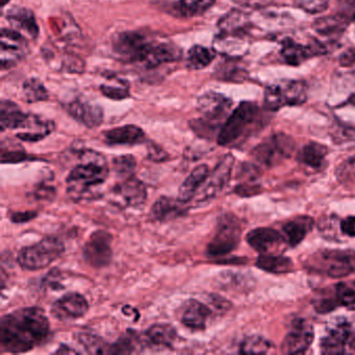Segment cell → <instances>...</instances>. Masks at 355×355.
Listing matches in <instances>:
<instances>
[{
	"mask_svg": "<svg viewBox=\"0 0 355 355\" xmlns=\"http://www.w3.org/2000/svg\"><path fill=\"white\" fill-rule=\"evenodd\" d=\"M49 321L40 307H24L3 315L0 321V347L3 352L24 353L49 340Z\"/></svg>",
	"mask_w": 355,
	"mask_h": 355,
	"instance_id": "cell-1",
	"label": "cell"
},
{
	"mask_svg": "<svg viewBox=\"0 0 355 355\" xmlns=\"http://www.w3.org/2000/svg\"><path fill=\"white\" fill-rule=\"evenodd\" d=\"M80 163L70 172L66 180L67 193L74 201L93 196V190L105 184L109 176L107 159L101 153L91 149L78 151Z\"/></svg>",
	"mask_w": 355,
	"mask_h": 355,
	"instance_id": "cell-2",
	"label": "cell"
},
{
	"mask_svg": "<svg viewBox=\"0 0 355 355\" xmlns=\"http://www.w3.org/2000/svg\"><path fill=\"white\" fill-rule=\"evenodd\" d=\"M261 119V111L254 103L244 101L226 119L218 135V144L236 146L252 134Z\"/></svg>",
	"mask_w": 355,
	"mask_h": 355,
	"instance_id": "cell-3",
	"label": "cell"
},
{
	"mask_svg": "<svg viewBox=\"0 0 355 355\" xmlns=\"http://www.w3.org/2000/svg\"><path fill=\"white\" fill-rule=\"evenodd\" d=\"M304 267L313 273L343 278L355 273V251L351 249H323L306 257Z\"/></svg>",
	"mask_w": 355,
	"mask_h": 355,
	"instance_id": "cell-4",
	"label": "cell"
},
{
	"mask_svg": "<svg viewBox=\"0 0 355 355\" xmlns=\"http://www.w3.org/2000/svg\"><path fill=\"white\" fill-rule=\"evenodd\" d=\"M65 251V245L60 239L49 236L31 246L24 247L18 253L20 267L28 271L45 269L57 261Z\"/></svg>",
	"mask_w": 355,
	"mask_h": 355,
	"instance_id": "cell-5",
	"label": "cell"
},
{
	"mask_svg": "<svg viewBox=\"0 0 355 355\" xmlns=\"http://www.w3.org/2000/svg\"><path fill=\"white\" fill-rule=\"evenodd\" d=\"M232 105V101L215 92H207L199 97L197 109L202 114L203 119L193 124L195 132H198L199 136L214 132L222 120L225 119Z\"/></svg>",
	"mask_w": 355,
	"mask_h": 355,
	"instance_id": "cell-6",
	"label": "cell"
},
{
	"mask_svg": "<svg viewBox=\"0 0 355 355\" xmlns=\"http://www.w3.org/2000/svg\"><path fill=\"white\" fill-rule=\"evenodd\" d=\"M242 236L240 220L232 214H225L220 218L215 236L207 244V257H220L230 254L238 247Z\"/></svg>",
	"mask_w": 355,
	"mask_h": 355,
	"instance_id": "cell-7",
	"label": "cell"
},
{
	"mask_svg": "<svg viewBox=\"0 0 355 355\" xmlns=\"http://www.w3.org/2000/svg\"><path fill=\"white\" fill-rule=\"evenodd\" d=\"M331 107L336 119L355 130V74H345L334 86Z\"/></svg>",
	"mask_w": 355,
	"mask_h": 355,
	"instance_id": "cell-8",
	"label": "cell"
},
{
	"mask_svg": "<svg viewBox=\"0 0 355 355\" xmlns=\"http://www.w3.org/2000/svg\"><path fill=\"white\" fill-rule=\"evenodd\" d=\"M306 86L299 80H282L271 85L265 91V107L269 111H278L286 105H299L305 103Z\"/></svg>",
	"mask_w": 355,
	"mask_h": 355,
	"instance_id": "cell-9",
	"label": "cell"
},
{
	"mask_svg": "<svg viewBox=\"0 0 355 355\" xmlns=\"http://www.w3.org/2000/svg\"><path fill=\"white\" fill-rule=\"evenodd\" d=\"M153 40L141 33L123 32L113 38V51L126 63H144Z\"/></svg>",
	"mask_w": 355,
	"mask_h": 355,
	"instance_id": "cell-10",
	"label": "cell"
},
{
	"mask_svg": "<svg viewBox=\"0 0 355 355\" xmlns=\"http://www.w3.org/2000/svg\"><path fill=\"white\" fill-rule=\"evenodd\" d=\"M113 236L105 230H96L91 234L85 244L83 253L89 265L94 268H105L111 263L113 257L112 249Z\"/></svg>",
	"mask_w": 355,
	"mask_h": 355,
	"instance_id": "cell-11",
	"label": "cell"
},
{
	"mask_svg": "<svg viewBox=\"0 0 355 355\" xmlns=\"http://www.w3.org/2000/svg\"><path fill=\"white\" fill-rule=\"evenodd\" d=\"M294 150V140L286 135L278 134L270 138L267 142L259 145L253 150L252 155L263 165L272 166L290 157Z\"/></svg>",
	"mask_w": 355,
	"mask_h": 355,
	"instance_id": "cell-12",
	"label": "cell"
},
{
	"mask_svg": "<svg viewBox=\"0 0 355 355\" xmlns=\"http://www.w3.org/2000/svg\"><path fill=\"white\" fill-rule=\"evenodd\" d=\"M234 165V157L232 155H226L209 173L202 186V190L197 194V202H207L223 191L232 178Z\"/></svg>",
	"mask_w": 355,
	"mask_h": 355,
	"instance_id": "cell-13",
	"label": "cell"
},
{
	"mask_svg": "<svg viewBox=\"0 0 355 355\" xmlns=\"http://www.w3.org/2000/svg\"><path fill=\"white\" fill-rule=\"evenodd\" d=\"M28 45L26 39L13 30H1L0 41V62L3 69H9L17 65L26 57Z\"/></svg>",
	"mask_w": 355,
	"mask_h": 355,
	"instance_id": "cell-14",
	"label": "cell"
},
{
	"mask_svg": "<svg viewBox=\"0 0 355 355\" xmlns=\"http://www.w3.org/2000/svg\"><path fill=\"white\" fill-rule=\"evenodd\" d=\"M313 328L302 319L295 320L282 344L284 354H303L313 340Z\"/></svg>",
	"mask_w": 355,
	"mask_h": 355,
	"instance_id": "cell-15",
	"label": "cell"
},
{
	"mask_svg": "<svg viewBox=\"0 0 355 355\" xmlns=\"http://www.w3.org/2000/svg\"><path fill=\"white\" fill-rule=\"evenodd\" d=\"M351 326L344 318H336L328 325L325 336L321 338L320 349L323 354H342L346 352L351 334Z\"/></svg>",
	"mask_w": 355,
	"mask_h": 355,
	"instance_id": "cell-16",
	"label": "cell"
},
{
	"mask_svg": "<svg viewBox=\"0 0 355 355\" xmlns=\"http://www.w3.org/2000/svg\"><path fill=\"white\" fill-rule=\"evenodd\" d=\"M88 311L89 302L86 297L76 292L64 295L51 306L53 317L61 321H71L84 317Z\"/></svg>",
	"mask_w": 355,
	"mask_h": 355,
	"instance_id": "cell-17",
	"label": "cell"
},
{
	"mask_svg": "<svg viewBox=\"0 0 355 355\" xmlns=\"http://www.w3.org/2000/svg\"><path fill=\"white\" fill-rule=\"evenodd\" d=\"M246 241L261 254L279 252L280 250H284V245L288 244L284 234L269 227H259L251 230L247 234Z\"/></svg>",
	"mask_w": 355,
	"mask_h": 355,
	"instance_id": "cell-18",
	"label": "cell"
},
{
	"mask_svg": "<svg viewBox=\"0 0 355 355\" xmlns=\"http://www.w3.org/2000/svg\"><path fill=\"white\" fill-rule=\"evenodd\" d=\"M113 195L118 202L125 207H140L146 202L147 189L142 180L130 176L114 187Z\"/></svg>",
	"mask_w": 355,
	"mask_h": 355,
	"instance_id": "cell-19",
	"label": "cell"
},
{
	"mask_svg": "<svg viewBox=\"0 0 355 355\" xmlns=\"http://www.w3.org/2000/svg\"><path fill=\"white\" fill-rule=\"evenodd\" d=\"M211 317L209 307L197 299L184 301L180 309V322L191 330H205Z\"/></svg>",
	"mask_w": 355,
	"mask_h": 355,
	"instance_id": "cell-20",
	"label": "cell"
},
{
	"mask_svg": "<svg viewBox=\"0 0 355 355\" xmlns=\"http://www.w3.org/2000/svg\"><path fill=\"white\" fill-rule=\"evenodd\" d=\"M182 57V49L171 41L153 40L148 55L143 64L146 67L155 68L163 64L180 61Z\"/></svg>",
	"mask_w": 355,
	"mask_h": 355,
	"instance_id": "cell-21",
	"label": "cell"
},
{
	"mask_svg": "<svg viewBox=\"0 0 355 355\" xmlns=\"http://www.w3.org/2000/svg\"><path fill=\"white\" fill-rule=\"evenodd\" d=\"M67 111L76 121L88 128H95L103 121V111L99 105L83 99H76L67 105Z\"/></svg>",
	"mask_w": 355,
	"mask_h": 355,
	"instance_id": "cell-22",
	"label": "cell"
},
{
	"mask_svg": "<svg viewBox=\"0 0 355 355\" xmlns=\"http://www.w3.org/2000/svg\"><path fill=\"white\" fill-rule=\"evenodd\" d=\"M142 336L145 348L163 350L174 346L178 338V332L170 324L159 323L150 326Z\"/></svg>",
	"mask_w": 355,
	"mask_h": 355,
	"instance_id": "cell-23",
	"label": "cell"
},
{
	"mask_svg": "<svg viewBox=\"0 0 355 355\" xmlns=\"http://www.w3.org/2000/svg\"><path fill=\"white\" fill-rule=\"evenodd\" d=\"M280 55L288 65L299 66L313 55H323V51L318 42L304 46L291 39H286L282 42Z\"/></svg>",
	"mask_w": 355,
	"mask_h": 355,
	"instance_id": "cell-24",
	"label": "cell"
},
{
	"mask_svg": "<svg viewBox=\"0 0 355 355\" xmlns=\"http://www.w3.org/2000/svg\"><path fill=\"white\" fill-rule=\"evenodd\" d=\"M146 140V135L142 128L132 124L120 126L113 128L105 132V142L111 146L115 145H132L142 144Z\"/></svg>",
	"mask_w": 355,
	"mask_h": 355,
	"instance_id": "cell-25",
	"label": "cell"
},
{
	"mask_svg": "<svg viewBox=\"0 0 355 355\" xmlns=\"http://www.w3.org/2000/svg\"><path fill=\"white\" fill-rule=\"evenodd\" d=\"M215 51L228 58H239L247 51V34L219 33L214 41Z\"/></svg>",
	"mask_w": 355,
	"mask_h": 355,
	"instance_id": "cell-26",
	"label": "cell"
},
{
	"mask_svg": "<svg viewBox=\"0 0 355 355\" xmlns=\"http://www.w3.org/2000/svg\"><path fill=\"white\" fill-rule=\"evenodd\" d=\"M186 205L187 203L182 202L178 198L162 196L153 203L151 216L159 222L171 221L187 213Z\"/></svg>",
	"mask_w": 355,
	"mask_h": 355,
	"instance_id": "cell-27",
	"label": "cell"
},
{
	"mask_svg": "<svg viewBox=\"0 0 355 355\" xmlns=\"http://www.w3.org/2000/svg\"><path fill=\"white\" fill-rule=\"evenodd\" d=\"M209 173L211 172L205 164L195 167L180 186L178 199L184 203L190 202L198 194L199 189L205 184Z\"/></svg>",
	"mask_w": 355,
	"mask_h": 355,
	"instance_id": "cell-28",
	"label": "cell"
},
{
	"mask_svg": "<svg viewBox=\"0 0 355 355\" xmlns=\"http://www.w3.org/2000/svg\"><path fill=\"white\" fill-rule=\"evenodd\" d=\"M30 115L24 113L16 103L11 101H1L0 103V126L1 130L26 128Z\"/></svg>",
	"mask_w": 355,
	"mask_h": 355,
	"instance_id": "cell-29",
	"label": "cell"
},
{
	"mask_svg": "<svg viewBox=\"0 0 355 355\" xmlns=\"http://www.w3.org/2000/svg\"><path fill=\"white\" fill-rule=\"evenodd\" d=\"M313 219L309 216H298L293 220L286 222L282 226L284 238H286L288 245L291 247L297 246L300 244L305 236L309 234L313 227Z\"/></svg>",
	"mask_w": 355,
	"mask_h": 355,
	"instance_id": "cell-30",
	"label": "cell"
},
{
	"mask_svg": "<svg viewBox=\"0 0 355 355\" xmlns=\"http://www.w3.org/2000/svg\"><path fill=\"white\" fill-rule=\"evenodd\" d=\"M7 19L14 28L26 33L32 38L38 37L39 26L34 14L30 10L24 8H13L8 12Z\"/></svg>",
	"mask_w": 355,
	"mask_h": 355,
	"instance_id": "cell-31",
	"label": "cell"
},
{
	"mask_svg": "<svg viewBox=\"0 0 355 355\" xmlns=\"http://www.w3.org/2000/svg\"><path fill=\"white\" fill-rule=\"evenodd\" d=\"M145 348L143 336L132 329H128L117 342L110 345L107 354H130L140 352Z\"/></svg>",
	"mask_w": 355,
	"mask_h": 355,
	"instance_id": "cell-32",
	"label": "cell"
},
{
	"mask_svg": "<svg viewBox=\"0 0 355 355\" xmlns=\"http://www.w3.org/2000/svg\"><path fill=\"white\" fill-rule=\"evenodd\" d=\"M26 128L31 130L19 132L17 134V138L26 141V142H38V141L46 138L53 132L55 124L53 121H44L37 116L30 115Z\"/></svg>",
	"mask_w": 355,
	"mask_h": 355,
	"instance_id": "cell-33",
	"label": "cell"
},
{
	"mask_svg": "<svg viewBox=\"0 0 355 355\" xmlns=\"http://www.w3.org/2000/svg\"><path fill=\"white\" fill-rule=\"evenodd\" d=\"M257 267L273 274L290 273L294 270V263L290 257L276 253L261 254L257 261Z\"/></svg>",
	"mask_w": 355,
	"mask_h": 355,
	"instance_id": "cell-34",
	"label": "cell"
},
{
	"mask_svg": "<svg viewBox=\"0 0 355 355\" xmlns=\"http://www.w3.org/2000/svg\"><path fill=\"white\" fill-rule=\"evenodd\" d=\"M328 148L317 142H309L299 151L298 161L311 169H320L325 163Z\"/></svg>",
	"mask_w": 355,
	"mask_h": 355,
	"instance_id": "cell-35",
	"label": "cell"
},
{
	"mask_svg": "<svg viewBox=\"0 0 355 355\" xmlns=\"http://www.w3.org/2000/svg\"><path fill=\"white\" fill-rule=\"evenodd\" d=\"M348 17L340 15L330 16L318 19L313 24V28L318 34L329 38H338L346 30L348 26Z\"/></svg>",
	"mask_w": 355,
	"mask_h": 355,
	"instance_id": "cell-36",
	"label": "cell"
},
{
	"mask_svg": "<svg viewBox=\"0 0 355 355\" xmlns=\"http://www.w3.org/2000/svg\"><path fill=\"white\" fill-rule=\"evenodd\" d=\"M215 3L216 0H178L172 10L178 17L193 18L209 11Z\"/></svg>",
	"mask_w": 355,
	"mask_h": 355,
	"instance_id": "cell-37",
	"label": "cell"
},
{
	"mask_svg": "<svg viewBox=\"0 0 355 355\" xmlns=\"http://www.w3.org/2000/svg\"><path fill=\"white\" fill-rule=\"evenodd\" d=\"M219 30L221 33H234V34H247L248 18L243 12L234 10L226 14L220 20Z\"/></svg>",
	"mask_w": 355,
	"mask_h": 355,
	"instance_id": "cell-38",
	"label": "cell"
},
{
	"mask_svg": "<svg viewBox=\"0 0 355 355\" xmlns=\"http://www.w3.org/2000/svg\"><path fill=\"white\" fill-rule=\"evenodd\" d=\"M215 51L200 45H195L188 51L187 65L193 70L205 69V67L211 65V62L215 59Z\"/></svg>",
	"mask_w": 355,
	"mask_h": 355,
	"instance_id": "cell-39",
	"label": "cell"
},
{
	"mask_svg": "<svg viewBox=\"0 0 355 355\" xmlns=\"http://www.w3.org/2000/svg\"><path fill=\"white\" fill-rule=\"evenodd\" d=\"M275 352L273 343L261 336H250L245 338L240 347L243 354H270Z\"/></svg>",
	"mask_w": 355,
	"mask_h": 355,
	"instance_id": "cell-40",
	"label": "cell"
},
{
	"mask_svg": "<svg viewBox=\"0 0 355 355\" xmlns=\"http://www.w3.org/2000/svg\"><path fill=\"white\" fill-rule=\"evenodd\" d=\"M78 343L86 349L87 352L92 354H107L110 344H107L101 336L96 334L80 332L76 334Z\"/></svg>",
	"mask_w": 355,
	"mask_h": 355,
	"instance_id": "cell-41",
	"label": "cell"
},
{
	"mask_svg": "<svg viewBox=\"0 0 355 355\" xmlns=\"http://www.w3.org/2000/svg\"><path fill=\"white\" fill-rule=\"evenodd\" d=\"M22 93H24V99L28 103L45 101L49 97V92H47L44 85L40 80H37V78H31V80H26L24 83Z\"/></svg>",
	"mask_w": 355,
	"mask_h": 355,
	"instance_id": "cell-42",
	"label": "cell"
},
{
	"mask_svg": "<svg viewBox=\"0 0 355 355\" xmlns=\"http://www.w3.org/2000/svg\"><path fill=\"white\" fill-rule=\"evenodd\" d=\"M334 288H330L338 306L355 307V284L345 282L336 284Z\"/></svg>",
	"mask_w": 355,
	"mask_h": 355,
	"instance_id": "cell-43",
	"label": "cell"
},
{
	"mask_svg": "<svg viewBox=\"0 0 355 355\" xmlns=\"http://www.w3.org/2000/svg\"><path fill=\"white\" fill-rule=\"evenodd\" d=\"M320 234L330 241H338L342 230H340V220L336 216H325L320 220L319 225Z\"/></svg>",
	"mask_w": 355,
	"mask_h": 355,
	"instance_id": "cell-44",
	"label": "cell"
},
{
	"mask_svg": "<svg viewBox=\"0 0 355 355\" xmlns=\"http://www.w3.org/2000/svg\"><path fill=\"white\" fill-rule=\"evenodd\" d=\"M113 168L118 175L125 178H130V176H134L135 170L137 168L136 159L132 155L114 157Z\"/></svg>",
	"mask_w": 355,
	"mask_h": 355,
	"instance_id": "cell-45",
	"label": "cell"
},
{
	"mask_svg": "<svg viewBox=\"0 0 355 355\" xmlns=\"http://www.w3.org/2000/svg\"><path fill=\"white\" fill-rule=\"evenodd\" d=\"M296 6L309 14H319L327 9V0H296Z\"/></svg>",
	"mask_w": 355,
	"mask_h": 355,
	"instance_id": "cell-46",
	"label": "cell"
},
{
	"mask_svg": "<svg viewBox=\"0 0 355 355\" xmlns=\"http://www.w3.org/2000/svg\"><path fill=\"white\" fill-rule=\"evenodd\" d=\"M147 157L155 163H164L170 159L169 153L155 142H149L147 145Z\"/></svg>",
	"mask_w": 355,
	"mask_h": 355,
	"instance_id": "cell-47",
	"label": "cell"
},
{
	"mask_svg": "<svg viewBox=\"0 0 355 355\" xmlns=\"http://www.w3.org/2000/svg\"><path fill=\"white\" fill-rule=\"evenodd\" d=\"M62 274L61 272L58 271L57 269L51 270L44 279H43V286L44 288H49V290L60 291L64 290V284H62Z\"/></svg>",
	"mask_w": 355,
	"mask_h": 355,
	"instance_id": "cell-48",
	"label": "cell"
},
{
	"mask_svg": "<svg viewBox=\"0 0 355 355\" xmlns=\"http://www.w3.org/2000/svg\"><path fill=\"white\" fill-rule=\"evenodd\" d=\"M101 92L105 96L114 101H122V99L130 97V91L128 87H116V86H103L101 88Z\"/></svg>",
	"mask_w": 355,
	"mask_h": 355,
	"instance_id": "cell-49",
	"label": "cell"
},
{
	"mask_svg": "<svg viewBox=\"0 0 355 355\" xmlns=\"http://www.w3.org/2000/svg\"><path fill=\"white\" fill-rule=\"evenodd\" d=\"M26 159H32V157L22 150H3L1 153V163L3 164L20 163Z\"/></svg>",
	"mask_w": 355,
	"mask_h": 355,
	"instance_id": "cell-50",
	"label": "cell"
},
{
	"mask_svg": "<svg viewBox=\"0 0 355 355\" xmlns=\"http://www.w3.org/2000/svg\"><path fill=\"white\" fill-rule=\"evenodd\" d=\"M38 216V213L35 211H17V213H12L10 215V220L13 223H26V222L32 221L33 219Z\"/></svg>",
	"mask_w": 355,
	"mask_h": 355,
	"instance_id": "cell-51",
	"label": "cell"
},
{
	"mask_svg": "<svg viewBox=\"0 0 355 355\" xmlns=\"http://www.w3.org/2000/svg\"><path fill=\"white\" fill-rule=\"evenodd\" d=\"M340 230L345 236H349V238H355L354 216H349V217L340 220Z\"/></svg>",
	"mask_w": 355,
	"mask_h": 355,
	"instance_id": "cell-52",
	"label": "cell"
},
{
	"mask_svg": "<svg viewBox=\"0 0 355 355\" xmlns=\"http://www.w3.org/2000/svg\"><path fill=\"white\" fill-rule=\"evenodd\" d=\"M35 196H36L37 199H41V200H51V199L55 198V188L45 186V184H40L35 191Z\"/></svg>",
	"mask_w": 355,
	"mask_h": 355,
	"instance_id": "cell-53",
	"label": "cell"
},
{
	"mask_svg": "<svg viewBox=\"0 0 355 355\" xmlns=\"http://www.w3.org/2000/svg\"><path fill=\"white\" fill-rule=\"evenodd\" d=\"M340 64L344 67H351L355 65V49H350L345 51L340 57Z\"/></svg>",
	"mask_w": 355,
	"mask_h": 355,
	"instance_id": "cell-54",
	"label": "cell"
},
{
	"mask_svg": "<svg viewBox=\"0 0 355 355\" xmlns=\"http://www.w3.org/2000/svg\"><path fill=\"white\" fill-rule=\"evenodd\" d=\"M211 305H214L216 309L220 311H226L230 307V302H228L225 299L221 298L220 296H217V295H211Z\"/></svg>",
	"mask_w": 355,
	"mask_h": 355,
	"instance_id": "cell-55",
	"label": "cell"
},
{
	"mask_svg": "<svg viewBox=\"0 0 355 355\" xmlns=\"http://www.w3.org/2000/svg\"><path fill=\"white\" fill-rule=\"evenodd\" d=\"M55 354H66V353H78V351L74 350V349L70 348L69 346H65V345H62L57 351H55Z\"/></svg>",
	"mask_w": 355,
	"mask_h": 355,
	"instance_id": "cell-56",
	"label": "cell"
},
{
	"mask_svg": "<svg viewBox=\"0 0 355 355\" xmlns=\"http://www.w3.org/2000/svg\"><path fill=\"white\" fill-rule=\"evenodd\" d=\"M348 346L351 350L355 352V329L351 331L350 338H349L348 340Z\"/></svg>",
	"mask_w": 355,
	"mask_h": 355,
	"instance_id": "cell-57",
	"label": "cell"
},
{
	"mask_svg": "<svg viewBox=\"0 0 355 355\" xmlns=\"http://www.w3.org/2000/svg\"><path fill=\"white\" fill-rule=\"evenodd\" d=\"M1 1H3V7H5V6L9 3L10 0H1Z\"/></svg>",
	"mask_w": 355,
	"mask_h": 355,
	"instance_id": "cell-58",
	"label": "cell"
},
{
	"mask_svg": "<svg viewBox=\"0 0 355 355\" xmlns=\"http://www.w3.org/2000/svg\"><path fill=\"white\" fill-rule=\"evenodd\" d=\"M238 1H247V0H238Z\"/></svg>",
	"mask_w": 355,
	"mask_h": 355,
	"instance_id": "cell-59",
	"label": "cell"
},
{
	"mask_svg": "<svg viewBox=\"0 0 355 355\" xmlns=\"http://www.w3.org/2000/svg\"><path fill=\"white\" fill-rule=\"evenodd\" d=\"M354 20H355V17H354Z\"/></svg>",
	"mask_w": 355,
	"mask_h": 355,
	"instance_id": "cell-60",
	"label": "cell"
}]
</instances>
